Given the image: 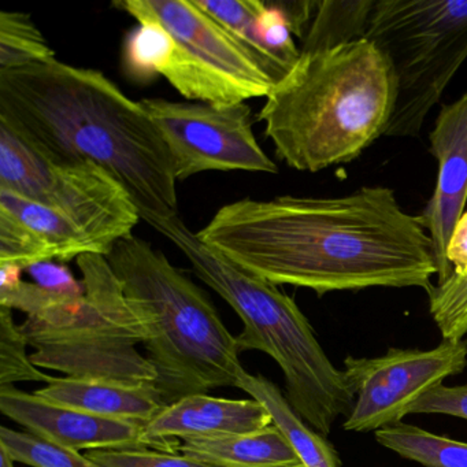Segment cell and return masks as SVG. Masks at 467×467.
<instances>
[{
	"instance_id": "6da1fadb",
	"label": "cell",
	"mask_w": 467,
	"mask_h": 467,
	"mask_svg": "<svg viewBox=\"0 0 467 467\" xmlns=\"http://www.w3.org/2000/svg\"><path fill=\"white\" fill-rule=\"evenodd\" d=\"M196 237L240 269L317 295L423 288L437 275L420 217L388 187L337 198H245L220 207Z\"/></svg>"
},
{
	"instance_id": "7a4b0ae2",
	"label": "cell",
	"mask_w": 467,
	"mask_h": 467,
	"mask_svg": "<svg viewBox=\"0 0 467 467\" xmlns=\"http://www.w3.org/2000/svg\"><path fill=\"white\" fill-rule=\"evenodd\" d=\"M0 121L53 160L105 169L149 225L179 217L173 161L160 130L140 100L99 70L58 59L0 70Z\"/></svg>"
},
{
	"instance_id": "3957f363",
	"label": "cell",
	"mask_w": 467,
	"mask_h": 467,
	"mask_svg": "<svg viewBox=\"0 0 467 467\" xmlns=\"http://www.w3.org/2000/svg\"><path fill=\"white\" fill-rule=\"evenodd\" d=\"M396 87L387 59L360 39L302 54L273 87L258 119L275 155L300 171L352 162L385 135Z\"/></svg>"
},
{
	"instance_id": "277c9868",
	"label": "cell",
	"mask_w": 467,
	"mask_h": 467,
	"mask_svg": "<svg viewBox=\"0 0 467 467\" xmlns=\"http://www.w3.org/2000/svg\"><path fill=\"white\" fill-rule=\"evenodd\" d=\"M150 226L184 254L193 273L242 319L244 327L236 336L240 352L261 351L273 358L283 370L292 409L317 433L329 436L336 420L351 414L355 395L296 302L275 284L207 248L180 215Z\"/></svg>"
},
{
	"instance_id": "5b68a950",
	"label": "cell",
	"mask_w": 467,
	"mask_h": 467,
	"mask_svg": "<svg viewBox=\"0 0 467 467\" xmlns=\"http://www.w3.org/2000/svg\"><path fill=\"white\" fill-rule=\"evenodd\" d=\"M106 258L149 327L144 348L165 406L217 388H237L245 370L236 336L203 289L138 236L119 240Z\"/></svg>"
},
{
	"instance_id": "8992f818",
	"label": "cell",
	"mask_w": 467,
	"mask_h": 467,
	"mask_svg": "<svg viewBox=\"0 0 467 467\" xmlns=\"http://www.w3.org/2000/svg\"><path fill=\"white\" fill-rule=\"evenodd\" d=\"M86 294L64 296L20 325L31 360L73 379L155 384L157 370L136 346L149 338V327L108 258L87 254L76 259Z\"/></svg>"
},
{
	"instance_id": "52a82bcc",
	"label": "cell",
	"mask_w": 467,
	"mask_h": 467,
	"mask_svg": "<svg viewBox=\"0 0 467 467\" xmlns=\"http://www.w3.org/2000/svg\"><path fill=\"white\" fill-rule=\"evenodd\" d=\"M363 39L384 56L395 80L384 136L420 135L467 59V0H376Z\"/></svg>"
},
{
	"instance_id": "ba28073f",
	"label": "cell",
	"mask_w": 467,
	"mask_h": 467,
	"mask_svg": "<svg viewBox=\"0 0 467 467\" xmlns=\"http://www.w3.org/2000/svg\"><path fill=\"white\" fill-rule=\"evenodd\" d=\"M0 188L72 218L108 256L141 220L132 196L91 162L53 160L0 121Z\"/></svg>"
},
{
	"instance_id": "9c48e42d",
	"label": "cell",
	"mask_w": 467,
	"mask_h": 467,
	"mask_svg": "<svg viewBox=\"0 0 467 467\" xmlns=\"http://www.w3.org/2000/svg\"><path fill=\"white\" fill-rule=\"evenodd\" d=\"M114 6L171 35L176 50L162 78L185 99L226 108L267 98L275 87L253 56L195 0H119Z\"/></svg>"
},
{
	"instance_id": "30bf717a",
	"label": "cell",
	"mask_w": 467,
	"mask_h": 467,
	"mask_svg": "<svg viewBox=\"0 0 467 467\" xmlns=\"http://www.w3.org/2000/svg\"><path fill=\"white\" fill-rule=\"evenodd\" d=\"M140 103L168 146L177 182L213 171L278 173L254 135L251 109L245 103L221 108L162 98Z\"/></svg>"
},
{
	"instance_id": "8fae6325",
	"label": "cell",
	"mask_w": 467,
	"mask_h": 467,
	"mask_svg": "<svg viewBox=\"0 0 467 467\" xmlns=\"http://www.w3.org/2000/svg\"><path fill=\"white\" fill-rule=\"evenodd\" d=\"M467 366V340H442L436 348H389L376 358L347 357L344 373L355 395L347 431L398 425L426 393Z\"/></svg>"
},
{
	"instance_id": "7c38bea8",
	"label": "cell",
	"mask_w": 467,
	"mask_h": 467,
	"mask_svg": "<svg viewBox=\"0 0 467 467\" xmlns=\"http://www.w3.org/2000/svg\"><path fill=\"white\" fill-rule=\"evenodd\" d=\"M0 411L28 433L67 450H155L140 423L58 406L15 385L0 387Z\"/></svg>"
},
{
	"instance_id": "4fadbf2b",
	"label": "cell",
	"mask_w": 467,
	"mask_h": 467,
	"mask_svg": "<svg viewBox=\"0 0 467 467\" xmlns=\"http://www.w3.org/2000/svg\"><path fill=\"white\" fill-rule=\"evenodd\" d=\"M429 139L439 174L433 196L420 217L431 236L437 283H441L452 275L447 247L467 202V92L456 102L441 106Z\"/></svg>"
},
{
	"instance_id": "5bb4252c",
	"label": "cell",
	"mask_w": 467,
	"mask_h": 467,
	"mask_svg": "<svg viewBox=\"0 0 467 467\" xmlns=\"http://www.w3.org/2000/svg\"><path fill=\"white\" fill-rule=\"evenodd\" d=\"M273 425L261 401L213 398L207 393L187 396L166 406L144 426L155 450L177 453L182 440L253 433Z\"/></svg>"
},
{
	"instance_id": "9a60e30c",
	"label": "cell",
	"mask_w": 467,
	"mask_h": 467,
	"mask_svg": "<svg viewBox=\"0 0 467 467\" xmlns=\"http://www.w3.org/2000/svg\"><path fill=\"white\" fill-rule=\"evenodd\" d=\"M35 395L58 406L143 426L166 407L154 384H128L108 379L56 377Z\"/></svg>"
},
{
	"instance_id": "2e32d148",
	"label": "cell",
	"mask_w": 467,
	"mask_h": 467,
	"mask_svg": "<svg viewBox=\"0 0 467 467\" xmlns=\"http://www.w3.org/2000/svg\"><path fill=\"white\" fill-rule=\"evenodd\" d=\"M177 453L215 467H291L302 464L275 425L253 433L182 440Z\"/></svg>"
},
{
	"instance_id": "e0dca14e",
	"label": "cell",
	"mask_w": 467,
	"mask_h": 467,
	"mask_svg": "<svg viewBox=\"0 0 467 467\" xmlns=\"http://www.w3.org/2000/svg\"><path fill=\"white\" fill-rule=\"evenodd\" d=\"M237 388L269 410L273 425L285 437L303 466L343 467L336 448L327 441V437L317 433L302 420L277 385L266 377L253 376L244 371L240 376Z\"/></svg>"
},
{
	"instance_id": "ac0fdd59",
	"label": "cell",
	"mask_w": 467,
	"mask_h": 467,
	"mask_svg": "<svg viewBox=\"0 0 467 467\" xmlns=\"http://www.w3.org/2000/svg\"><path fill=\"white\" fill-rule=\"evenodd\" d=\"M0 210L17 218L34 232L53 254L54 261L67 264L87 254H98L88 234L58 210L29 201L12 191L0 188Z\"/></svg>"
},
{
	"instance_id": "d6986e66",
	"label": "cell",
	"mask_w": 467,
	"mask_h": 467,
	"mask_svg": "<svg viewBox=\"0 0 467 467\" xmlns=\"http://www.w3.org/2000/svg\"><path fill=\"white\" fill-rule=\"evenodd\" d=\"M377 442L423 467H467V442L400 422L374 433Z\"/></svg>"
},
{
	"instance_id": "ffe728a7",
	"label": "cell",
	"mask_w": 467,
	"mask_h": 467,
	"mask_svg": "<svg viewBox=\"0 0 467 467\" xmlns=\"http://www.w3.org/2000/svg\"><path fill=\"white\" fill-rule=\"evenodd\" d=\"M374 4L376 0L318 2L300 53H319L363 39Z\"/></svg>"
},
{
	"instance_id": "44dd1931",
	"label": "cell",
	"mask_w": 467,
	"mask_h": 467,
	"mask_svg": "<svg viewBox=\"0 0 467 467\" xmlns=\"http://www.w3.org/2000/svg\"><path fill=\"white\" fill-rule=\"evenodd\" d=\"M176 43L171 35L154 21H140L130 32L122 51V65L128 78L147 83L163 76L173 59Z\"/></svg>"
},
{
	"instance_id": "7402d4cb",
	"label": "cell",
	"mask_w": 467,
	"mask_h": 467,
	"mask_svg": "<svg viewBox=\"0 0 467 467\" xmlns=\"http://www.w3.org/2000/svg\"><path fill=\"white\" fill-rule=\"evenodd\" d=\"M48 46L31 17L23 13H0V70L54 61Z\"/></svg>"
},
{
	"instance_id": "603a6c76",
	"label": "cell",
	"mask_w": 467,
	"mask_h": 467,
	"mask_svg": "<svg viewBox=\"0 0 467 467\" xmlns=\"http://www.w3.org/2000/svg\"><path fill=\"white\" fill-rule=\"evenodd\" d=\"M196 5L210 17L220 23L258 62L264 72L277 84L275 67L259 43L255 18L261 9V0H195Z\"/></svg>"
},
{
	"instance_id": "cb8c5ba5",
	"label": "cell",
	"mask_w": 467,
	"mask_h": 467,
	"mask_svg": "<svg viewBox=\"0 0 467 467\" xmlns=\"http://www.w3.org/2000/svg\"><path fill=\"white\" fill-rule=\"evenodd\" d=\"M0 447L18 463L32 467H100L78 451L67 450L45 441L28 431L0 428Z\"/></svg>"
},
{
	"instance_id": "d4e9b609",
	"label": "cell",
	"mask_w": 467,
	"mask_h": 467,
	"mask_svg": "<svg viewBox=\"0 0 467 467\" xmlns=\"http://www.w3.org/2000/svg\"><path fill=\"white\" fill-rule=\"evenodd\" d=\"M26 347L28 341L16 325L12 308L0 306V387L26 381L50 384L56 379L34 365Z\"/></svg>"
},
{
	"instance_id": "484cf974",
	"label": "cell",
	"mask_w": 467,
	"mask_h": 467,
	"mask_svg": "<svg viewBox=\"0 0 467 467\" xmlns=\"http://www.w3.org/2000/svg\"><path fill=\"white\" fill-rule=\"evenodd\" d=\"M428 294L429 313L442 340H463L467 335V275H451Z\"/></svg>"
},
{
	"instance_id": "4316f807",
	"label": "cell",
	"mask_w": 467,
	"mask_h": 467,
	"mask_svg": "<svg viewBox=\"0 0 467 467\" xmlns=\"http://www.w3.org/2000/svg\"><path fill=\"white\" fill-rule=\"evenodd\" d=\"M43 262H54L47 245L17 218L0 210V265L26 270Z\"/></svg>"
},
{
	"instance_id": "83f0119b",
	"label": "cell",
	"mask_w": 467,
	"mask_h": 467,
	"mask_svg": "<svg viewBox=\"0 0 467 467\" xmlns=\"http://www.w3.org/2000/svg\"><path fill=\"white\" fill-rule=\"evenodd\" d=\"M87 456L100 467H215L182 453L157 450H95Z\"/></svg>"
},
{
	"instance_id": "f1b7e54d",
	"label": "cell",
	"mask_w": 467,
	"mask_h": 467,
	"mask_svg": "<svg viewBox=\"0 0 467 467\" xmlns=\"http://www.w3.org/2000/svg\"><path fill=\"white\" fill-rule=\"evenodd\" d=\"M410 414H445L467 420V384L439 385L422 396L410 409Z\"/></svg>"
},
{
	"instance_id": "f546056e",
	"label": "cell",
	"mask_w": 467,
	"mask_h": 467,
	"mask_svg": "<svg viewBox=\"0 0 467 467\" xmlns=\"http://www.w3.org/2000/svg\"><path fill=\"white\" fill-rule=\"evenodd\" d=\"M26 270L34 278L35 284L48 291L72 297H81L86 294L83 283L76 280L64 264L43 262Z\"/></svg>"
},
{
	"instance_id": "4dcf8cb0",
	"label": "cell",
	"mask_w": 467,
	"mask_h": 467,
	"mask_svg": "<svg viewBox=\"0 0 467 467\" xmlns=\"http://www.w3.org/2000/svg\"><path fill=\"white\" fill-rule=\"evenodd\" d=\"M447 261L452 267V275H467V210H464L451 234Z\"/></svg>"
},
{
	"instance_id": "1f68e13d",
	"label": "cell",
	"mask_w": 467,
	"mask_h": 467,
	"mask_svg": "<svg viewBox=\"0 0 467 467\" xmlns=\"http://www.w3.org/2000/svg\"><path fill=\"white\" fill-rule=\"evenodd\" d=\"M13 459L10 458L7 451L4 447H0V467H15L13 466Z\"/></svg>"
},
{
	"instance_id": "d6a6232c",
	"label": "cell",
	"mask_w": 467,
	"mask_h": 467,
	"mask_svg": "<svg viewBox=\"0 0 467 467\" xmlns=\"http://www.w3.org/2000/svg\"><path fill=\"white\" fill-rule=\"evenodd\" d=\"M291 467H305L303 464H297V466H291Z\"/></svg>"
}]
</instances>
